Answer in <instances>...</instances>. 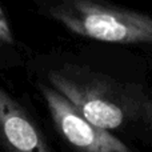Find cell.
Segmentation results:
<instances>
[{"label": "cell", "mask_w": 152, "mask_h": 152, "mask_svg": "<svg viewBox=\"0 0 152 152\" xmlns=\"http://www.w3.org/2000/svg\"><path fill=\"white\" fill-rule=\"evenodd\" d=\"M27 68L29 77L52 87L96 127L118 137L152 139L150 84L99 71L69 52L39 53Z\"/></svg>", "instance_id": "obj_1"}, {"label": "cell", "mask_w": 152, "mask_h": 152, "mask_svg": "<svg viewBox=\"0 0 152 152\" xmlns=\"http://www.w3.org/2000/svg\"><path fill=\"white\" fill-rule=\"evenodd\" d=\"M37 12L81 37L110 44H152V16L95 0H39Z\"/></svg>", "instance_id": "obj_2"}, {"label": "cell", "mask_w": 152, "mask_h": 152, "mask_svg": "<svg viewBox=\"0 0 152 152\" xmlns=\"http://www.w3.org/2000/svg\"><path fill=\"white\" fill-rule=\"evenodd\" d=\"M29 79L44 103L53 132L67 152H140L120 137L89 123L47 83Z\"/></svg>", "instance_id": "obj_3"}, {"label": "cell", "mask_w": 152, "mask_h": 152, "mask_svg": "<svg viewBox=\"0 0 152 152\" xmlns=\"http://www.w3.org/2000/svg\"><path fill=\"white\" fill-rule=\"evenodd\" d=\"M0 152H53L26 102L0 84Z\"/></svg>", "instance_id": "obj_4"}, {"label": "cell", "mask_w": 152, "mask_h": 152, "mask_svg": "<svg viewBox=\"0 0 152 152\" xmlns=\"http://www.w3.org/2000/svg\"><path fill=\"white\" fill-rule=\"evenodd\" d=\"M16 45H18V43L15 40L11 23L3 11V8L0 7V52L8 53L10 51L15 50Z\"/></svg>", "instance_id": "obj_5"}, {"label": "cell", "mask_w": 152, "mask_h": 152, "mask_svg": "<svg viewBox=\"0 0 152 152\" xmlns=\"http://www.w3.org/2000/svg\"><path fill=\"white\" fill-rule=\"evenodd\" d=\"M150 67L152 68V61L150 63ZM150 92H151V103H152V86H150Z\"/></svg>", "instance_id": "obj_6"}]
</instances>
